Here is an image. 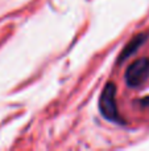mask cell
I'll list each match as a JSON object with an SVG mask.
<instances>
[{
	"mask_svg": "<svg viewBox=\"0 0 149 151\" xmlns=\"http://www.w3.org/2000/svg\"><path fill=\"white\" fill-rule=\"evenodd\" d=\"M99 110L102 115L110 122H120L118 102H116V86L108 82L99 97Z\"/></svg>",
	"mask_w": 149,
	"mask_h": 151,
	"instance_id": "obj_1",
	"label": "cell"
},
{
	"mask_svg": "<svg viewBox=\"0 0 149 151\" xmlns=\"http://www.w3.org/2000/svg\"><path fill=\"white\" fill-rule=\"evenodd\" d=\"M149 77V58H139L128 66L126 72V82L129 88H139Z\"/></svg>",
	"mask_w": 149,
	"mask_h": 151,
	"instance_id": "obj_2",
	"label": "cell"
},
{
	"mask_svg": "<svg viewBox=\"0 0 149 151\" xmlns=\"http://www.w3.org/2000/svg\"><path fill=\"white\" fill-rule=\"evenodd\" d=\"M147 39H148V35L147 33H140V35H137V36H135L133 39H132L131 41H129L128 44L124 47V49L121 50L120 56H119L118 64H121L124 60H127L128 57H131V56L133 55V53L136 52V50L139 49L143 44H144V41Z\"/></svg>",
	"mask_w": 149,
	"mask_h": 151,
	"instance_id": "obj_3",
	"label": "cell"
}]
</instances>
